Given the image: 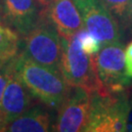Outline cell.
<instances>
[{"instance_id": "5bb4252c", "label": "cell", "mask_w": 132, "mask_h": 132, "mask_svg": "<svg viewBox=\"0 0 132 132\" xmlns=\"http://www.w3.org/2000/svg\"><path fill=\"white\" fill-rule=\"evenodd\" d=\"M113 17L122 19L130 0H99Z\"/></svg>"}, {"instance_id": "2e32d148", "label": "cell", "mask_w": 132, "mask_h": 132, "mask_svg": "<svg viewBox=\"0 0 132 132\" xmlns=\"http://www.w3.org/2000/svg\"><path fill=\"white\" fill-rule=\"evenodd\" d=\"M125 71L126 76L132 78V42L129 43L125 49Z\"/></svg>"}, {"instance_id": "44dd1931", "label": "cell", "mask_w": 132, "mask_h": 132, "mask_svg": "<svg viewBox=\"0 0 132 132\" xmlns=\"http://www.w3.org/2000/svg\"><path fill=\"white\" fill-rule=\"evenodd\" d=\"M5 62H7V61H3V60H2V59H0V68H1V67H2V65H3V64H4Z\"/></svg>"}, {"instance_id": "7402d4cb", "label": "cell", "mask_w": 132, "mask_h": 132, "mask_svg": "<svg viewBox=\"0 0 132 132\" xmlns=\"http://www.w3.org/2000/svg\"><path fill=\"white\" fill-rule=\"evenodd\" d=\"M129 119H130V121H132V113H131V114H130V118H129Z\"/></svg>"}, {"instance_id": "9a60e30c", "label": "cell", "mask_w": 132, "mask_h": 132, "mask_svg": "<svg viewBox=\"0 0 132 132\" xmlns=\"http://www.w3.org/2000/svg\"><path fill=\"white\" fill-rule=\"evenodd\" d=\"M15 57L5 62L0 68V103H1V99L4 93V90L6 88V85L8 83L10 79V76L12 75V72L14 71L15 67Z\"/></svg>"}, {"instance_id": "7c38bea8", "label": "cell", "mask_w": 132, "mask_h": 132, "mask_svg": "<svg viewBox=\"0 0 132 132\" xmlns=\"http://www.w3.org/2000/svg\"><path fill=\"white\" fill-rule=\"evenodd\" d=\"M20 35L13 28L0 23V59L8 61L19 54Z\"/></svg>"}, {"instance_id": "ffe728a7", "label": "cell", "mask_w": 132, "mask_h": 132, "mask_svg": "<svg viewBox=\"0 0 132 132\" xmlns=\"http://www.w3.org/2000/svg\"><path fill=\"white\" fill-rule=\"evenodd\" d=\"M0 23H3V18H2V9H1V0H0Z\"/></svg>"}, {"instance_id": "ba28073f", "label": "cell", "mask_w": 132, "mask_h": 132, "mask_svg": "<svg viewBox=\"0 0 132 132\" xmlns=\"http://www.w3.org/2000/svg\"><path fill=\"white\" fill-rule=\"evenodd\" d=\"M38 7L36 0H1L3 23L24 36L40 18L41 11Z\"/></svg>"}, {"instance_id": "8fae6325", "label": "cell", "mask_w": 132, "mask_h": 132, "mask_svg": "<svg viewBox=\"0 0 132 132\" xmlns=\"http://www.w3.org/2000/svg\"><path fill=\"white\" fill-rule=\"evenodd\" d=\"M51 129V116L46 110L36 106L31 107L22 116L8 123L6 131L46 132Z\"/></svg>"}, {"instance_id": "4fadbf2b", "label": "cell", "mask_w": 132, "mask_h": 132, "mask_svg": "<svg viewBox=\"0 0 132 132\" xmlns=\"http://www.w3.org/2000/svg\"><path fill=\"white\" fill-rule=\"evenodd\" d=\"M76 35L82 50L88 55H94L102 47V44L100 43L99 40L89 31H87L84 28H82L79 31H77Z\"/></svg>"}, {"instance_id": "6da1fadb", "label": "cell", "mask_w": 132, "mask_h": 132, "mask_svg": "<svg viewBox=\"0 0 132 132\" xmlns=\"http://www.w3.org/2000/svg\"><path fill=\"white\" fill-rule=\"evenodd\" d=\"M15 70L32 97L48 108L59 109L71 92V86L59 70L40 65L21 53L15 57Z\"/></svg>"}, {"instance_id": "603a6c76", "label": "cell", "mask_w": 132, "mask_h": 132, "mask_svg": "<svg viewBox=\"0 0 132 132\" xmlns=\"http://www.w3.org/2000/svg\"><path fill=\"white\" fill-rule=\"evenodd\" d=\"M130 130H131V131H132V125H131V129H130Z\"/></svg>"}, {"instance_id": "8992f818", "label": "cell", "mask_w": 132, "mask_h": 132, "mask_svg": "<svg viewBox=\"0 0 132 132\" xmlns=\"http://www.w3.org/2000/svg\"><path fill=\"white\" fill-rule=\"evenodd\" d=\"M91 94L79 87H71L63 104L58 109L54 131H85L89 123Z\"/></svg>"}, {"instance_id": "7a4b0ae2", "label": "cell", "mask_w": 132, "mask_h": 132, "mask_svg": "<svg viewBox=\"0 0 132 132\" xmlns=\"http://www.w3.org/2000/svg\"><path fill=\"white\" fill-rule=\"evenodd\" d=\"M59 71L71 87L82 88L90 94L110 93L100 80L93 56L82 50L76 33L71 36H61Z\"/></svg>"}, {"instance_id": "3957f363", "label": "cell", "mask_w": 132, "mask_h": 132, "mask_svg": "<svg viewBox=\"0 0 132 132\" xmlns=\"http://www.w3.org/2000/svg\"><path fill=\"white\" fill-rule=\"evenodd\" d=\"M21 46L22 55L40 65L59 70L61 35L43 11L37 24L23 36Z\"/></svg>"}, {"instance_id": "d6986e66", "label": "cell", "mask_w": 132, "mask_h": 132, "mask_svg": "<svg viewBox=\"0 0 132 132\" xmlns=\"http://www.w3.org/2000/svg\"><path fill=\"white\" fill-rule=\"evenodd\" d=\"M36 1H37V3L39 4V6L42 7V9H45L51 3H53L54 0H36Z\"/></svg>"}, {"instance_id": "ac0fdd59", "label": "cell", "mask_w": 132, "mask_h": 132, "mask_svg": "<svg viewBox=\"0 0 132 132\" xmlns=\"http://www.w3.org/2000/svg\"><path fill=\"white\" fill-rule=\"evenodd\" d=\"M8 125V121L6 120L4 114L2 113V111L0 110V132L6 131V127Z\"/></svg>"}, {"instance_id": "e0dca14e", "label": "cell", "mask_w": 132, "mask_h": 132, "mask_svg": "<svg viewBox=\"0 0 132 132\" xmlns=\"http://www.w3.org/2000/svg\"><path fill=\"white\" fill-rule=\"evenodd\" d=\"M121 20H122L123 24H125L126 27L132 28V0H130L127 9L125 11V14H124L123 18Z\"/></svg>"}, {"instance_id": "52a82bcc", "label": "cell", "mask_w": 132, "mask_h": 132, "mask_svg": "<svg viewBox=\"0 0 132 132\" xmlns=\"http://www.w3.org/2000/svg\"><path fill=\"white\" fill-rule=\"evenodd\" d=\"M92 56L100 80L108 92L118 91L129 80L125 71V50L121 43L104 45Z\"/></svg>"}, {"instance_id": "30bf717a", "label": "cell", "mask_w": 132, "mask_h": 132, "mask_svg": "<svg viewBox=\"0 0 132 132\" xmlns=\"http://www.w3.org/2000/svg\"><path fill=\"white\" fill-rule=\"evenodd\" d=\"M61 36H71L84 28L79 10L73 0H54L42 9Z\"/></svg>"}, {"instance_id": "9c48e42d", "label": "cell", "mask_w": 132, "mask_h": 132, "mask_svg": "<svg viewBox=\"0 0 132 132\" xmlns=\"http://www.w3.org/2000/svg\"><path fill=\"white\" fill-rule=\"evenodd\" d=\"M31 97L32 95L26 87L14 67L0 103V110L8 123L32 107Z\"/></svg>"}, {"instance_id": "5b68a950", "label": "cell", "mask_w": 132, "mask_h": 132, "mask_svg": "<svg viewBox=\"0 0 132 132\" xmlns=\"http://www.w3.org/2000/svg\"><path fill=\"white\" fill-rule=\"evenodd\" d=\"M79 10L84 28L94 35L102 46L119 42L120 28L117 20L99 0H73Z\"/></svg>"}, {"instance_id": "277c9868", "label": "cell", "mask_w": 132, "mask_h": 132, "mask_svg": "<svg viewBox=\"0 0 132 132\" xmlns=\"http://www.w3.org/2000/svg\"><path fill=\"white\" fill-rule=\"evenodd\" d=\"M129 106L124 98L109 94H91V112L87 132H122L127 130Z\"/></svg>"}]
</instances>
